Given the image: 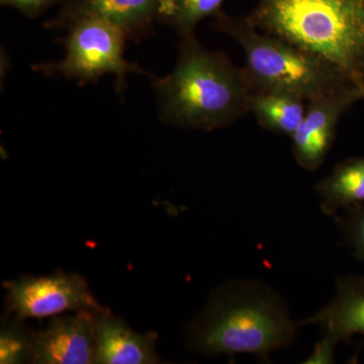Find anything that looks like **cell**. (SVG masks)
Masks as SVG:
<instances>
[{
	"mask_svg": "<svg viewBox=\"0 0 364 364\" xmlns=\"http://www.w3.org/2000/svg\"><path fill=\"white\" fill-rule=\"evenodd\" d=\"M321 208L327 215L364 205V156L339 163L316 183Z\"/></svg>",
	"mask_w": 364,
	"mask_h": 364,
	"instance_id": "cell-12",
	"label": "cell"
},
{
	"mask_svg": "<svg viewBox=\"0 0 364 364\" xmlns=\"http://www.w3.org/2000/svg\"><path fill=\"white\" fill-rule=\"evenodd\" d=\"M158 338L156 332H136L111 309L95 313V363H159Z\"/></svg>",
	"mask_w": 364,
	"mask_h": 364,
	"instance_id": "cell-10",
	"label": "cell"
},
{
	"mask_svg": "<svg viewBox=\"0 0 364 364\" xmlns=\"http://www.w3.org/2000/svg\"><path fill=\"white\" fill-rule=\"evenodd\" d=\"M361 90H363L364 92V68L363 72V79H361Z\"/></svg>",
	"mask_w": 364,
	"mask_h": 364,
	"instance_id": "cell-19",
	"label": "cell"
},
{
	"mask_svg": "<svg viewBox=\"0 0 364 364\" xmlns=\"http://www.w3.org/2000/svg\"><path fill=\"white\" fill-rule=\"evenodd\" d=\"M6 316L20 320L52 318L66 312H98L104 306L91 293L87 280L75 272L57 270L50 275H21L4 282Z\"/></svg>",
	"mask_w": 364,
	"mask_h": 364,
	"instance_id": "cell-6",
	"label": "cell"
},
{
	"mask_svg": "<svg viewBox=\"0 0 364 364\" xmlns=\"http://www.w3.org/2000/svg\"><path fill=\"white\" fill-rule=\"evenodd\" d=\"M249 20L329 62L361 90L364 0H259Z\"/></svg>",
	"mask_w": 364,
	"mask_h": 364,
	"instance_id": "cell-3",
	"label": "cell"
},
{
	"mask_svg": "<svg viewBox=\"0 0 364 364\" xmlns=\"http://www.w3.org/2000/svg\"><path fill=\"white\" fill-rule=\"evenodd\" d=\"M336 223L354 257L364 262V205L348 208Z\"/></svg>",
	"mask_w": 364,
	"mask_h": 364,
	"instance_id": "cell-16",
	"label": "cell"
},
{
	"mask_svg": "<svg viewBox=\"0 0 364 364\" xmlns=\"http://www.w3.org/2000/svg\"><path fill=\"white\" fill-rule=\"evenodd\" d=\"M62 40L65 56L61 61L38 64L33 70L46 76H60L76 80L79 85L95 83L107 75L114 76L117 93L126 90L130 73L154 75L138 64L124 58L127 39L123 31L109 21L100 18H85L66 28Z\"/></svg>",
	"mask_w": 364,
	"mask_h": 364,
	"instance_id": "cell-5",
	"label": "cell"
},
{
	"mask_svg": "<svg viewBox=\"0 0 364 364\" xmlns=\"http://www.w3.org/2000/svg\"><path fill=\"white\" fill-rule=\"evenodd\" d=\"M318 325L339 342L350 343L352 336H364V275H348L336 280L334 298L316 315L299 325Z\"/></svg>",
	"mask_w": 364,
	"mask_h": 364,
	"instance_id": "cell-11",
	"label": "cell"
},
{
	"mask_svg": "<svg viewBox=\"0 0 364 364\" xmlns=\"http://www.w3.org/2000/svg\"><path fill=\"white\" fill-rule=\"evenodd\" d=\"M33 363V331L26 328L25 321L6 316L0 329V363Z\"/></svg>",
	"mask_w": 364,
	"mask_h": 364,
	"instance_id": "cell-15",
	"label": "cell"
},
{
	"mask_svg": "<svg viewBox=\"0 0 364 364\" xmlns=\"http://www.w3.org/2000/svg\"><path fill=\"white\" fill-rule=\"evenodd\" d=\"M160 0H63L61 11L47 28L66 30L75 21L100 18L123 31L127 39L141 41L153 33Z\"/></svg>",
	"mask_w": 364,
	"mask_h": 364,
	"instance_id": "cell-9",
	"label": "cell"
},
{
	"mask_svg": "<svg viewBox=\"0 0 364 364\" xmlns=\"http://www.w3.org/2000/svg\"><path fill=\"white\" fill-rule=\"evenodd\" d=\"M363 97L360 90H352L308 102L305 117L291 136L294 157L301 168L316 171L322 166L331 150L342 114Z\"/></svg>",
	"mask_w": 364,
	"mask_h": 364,
	"instance_id": "cell-7",
	"label": "cell"
},
{
	"mask_svg": "<svg viewBox=\"0 0 364 364\" xmlns=\"http://www.w3.org/2000/svg\"><path fill=\"white\" fill-rule=\"evenodd\" d=\"M308 102L303 98L279 91L251 93L249 112L261 128L277 135L291 136L305 117Z\"/></svg>",
	"mask_w": 364,
	"mask_h": 364,
	"instance_id": "cell-13",
	"label": "cell"
},
{
	"mask_svg": "<svg viewBox=\"0 0 364 364\" xmlns=\"http://www.w3.org/2000/svg\"><path fill=\"white\" fill-rule=\"evenodd\" d=\"M215 26L241 46L245 56L243 68L252 92L279 91L310 102L335 93L360 90L329 62L261 32L249 18L219 14Z\"/></svg>",
	"mask_w": 364,
	"mask_h": 364,
	"instance_id": "cell-4",
	"label": "cell"
},
{
	"mask_svg": "<svg viewBox=\"0 0 364 364\" xmlns=\"http://www.w3.org/2000/svg\"><path fill=\"white\" fill-rule=\"evenodd\" d=\"M338 343V340L333 335L325 333L324 337L316 344L312 354L306 359L305 363H334L335 350Z\"/></svg>",
	"mask_w": 364,
	"mask_h": 364,
	"instance_id": "cell-17",
	"label": "cell"
},
{
	"mask_svg": "<svg viewBox=\"0 0 364 364\" xmlns=\"http://www.w3.org/2000/svg\"><path fill=\"white\" fill-rule=\"evenodd\" d=\"M299 323L269 287L257 280L232 279L217 287L186 326L189 350L207 356L252 354L263 360L293 343Z\"/></svg>",
	"mask_w": 364,
	"mask_h": 364,
	"instance_id": "cell-1",
	"label": "cell"
},
{
	"mask_svg": "<svg viewBox=\"0 0 364 364\" xmlns=\"http://www.w3.org/2000/svg\"><path fill=\"white\" fill-rule=\"evenodd\" d=\"M224 0H160L157 21L170 26L179 36L195 33L203 18L218 16Z\"/></svg>",
	"mask_w": 364,
	"mask_h": 364,
	"instance_id": "cell-14",
	"label": "cell"
},
{
	"mask_svg": "<svg viewBox=\"0 0 364 364\" xmlns=\"http://www.w3.org/2000/svg\"><path fill=\"white\" fill-rule=\"evenodd\" d=\"M95 355V312L54 316L33 331L32 363L92 364Z\"/></svg>",
	"mask_w": 364,
	"mask_h": 364,
	"instance_id": "cell-8",
	"label": "cell"
},
{
	"mask_svg": "<svg viewBox=\"0 0 364 364\" xmlns=\"http://www.w3.org/2000/svg\"><path fill=\"white\" fill-rule=\"evenodd\" d=\"M152 82L160 119L170 126L217 130L250 112L252 90L243 67L225 53L205 49L196 33L182 37L173 70Z\"/></svg>",
	"mask_w": 364,
	"mask_h": 364,
	"instance_id": "cell-2",
	"label": "cell"
},
{
	"mask_svg": "<svg viewBox=\"0 0 364 364\" xmlns=\"http://www.w3.org/2000/svg\"><path fill=\"white\" fill-rule=\"evenodd\" d=\"M60 0H0L2 6L14 7L30 18H35Z\"/></svg>",
	"mask_w": 364,
	"mask_h": 364,
	"instance_id": "cell-18",
	"label": "cell"
}]
</instances>
